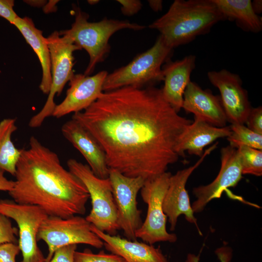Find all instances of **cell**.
Segmentation results:
<instances>
[{
  "label": "cell",
  "instance_id": "obj_1",
  "mask_svg": "<svg viewBox=\"0 0 262 262\" xmlns=\"http://www.w3.org/2000/svg\"><path fill=\"white\" fill-rule=\"evenodd\" d=\"M72 118L98 141L109 169L145 181L178 161L179 139L193 122L180 115L154 86L103 92Z\"/></svg>",
  "mask_w": 262,
  "mask_h": 262
},
{
  "label": "cell",
  "instance_id": "obj_2",
  "mask_svg": "<svg viewBox=\"0 0 262 262\" xmlns=\"http://www.w3.org/2000/svg\"><path fill=\"white\" fill-rule=\"evenodd\" d=\"M9 195L16 202L34 205L48 216L83 215L89 193L81 180L61 164L58 155L35 137L22 149Z\"/></svg>",
  "mask_w": 262,
  "mask_h": 262
},
{
  "label": "cell",
  "instance_id": "obj_3",
  "mask_svg": "<svg viewBox=\"0 0 262 262\" xmlns=\"http://www.w3.org/2000/svg\"><path fill=\"white\" fill-rule=\"evenodd\" d=\"M225 20L213 0H175L148 27L158 31L170 48L187 44Z\"/></svg>",
  "mask_w": 262,
  "mask_h": 262
},
{
  "label": "cell",
  "instance_id": "obj_4",
  "mask_svg": "<svg viewBox=\"0 0 262 262\" xmlns=\"http://www.w3.org/2000/svg\"><path fill=\"white\" fill-rule=\"evenodd\" d=\"M89 16L79 8L75 11V21L69 29L59 32L69 38L89 56V62L84 74L89 75L99 63L103 62L110 51L109 41L113 34L123 29L141 30L146 27L128 20L109 19L97 22L88 21Z\"/></svg>",
  "mask_w": 262,
  "mask_h": 262
},
{
  "label": "cell",
  "instance_id": "obj_5",
  "mask_svg": "<svg viewBox=\"0 0 262 262\" xmlns=\"http://www.w3.org/2000/svg\"><path fill=\"white\" fill-rule=\"evenodd\" d=\"M173 50L159 35L150 48L127 65L108 74L103 84V92L126 86L142 88L164 81L162 66L170 60Z\"/></svg>",
  "mask_w": 262,
  "mask_h": 262
},
{
  "label": "cell",
  "instance_id": "obj_6",
  "mask_svg": "<svg viewBox=\"0 0 262 262\" xmlns=\"http://www.w3.org/2000/svg\"><path fill=\"white\" fill-rule=\"evenodd\" d=\"M66 164L68 170L81 180L89 193L92 209L86 219L99 230L115 235L120 228L109 178H98L87 164L74 159H69Z\"/></svg>",
  "mask_w": 262,
  "mask_h": 262
},
{
  "label": "cell",
  "instance_id": "obj_7",
  "mask_svg": "<svg viewBox=\"0 0 262 262\" xmlns=\"http://www.w3.org/2000/svg\"><path fill=\"white\" fill-rule=\"evenodd\" d=\"M47 40L50 56L51 85L45 105L29 122V126L32 128L40 127L47 117L52 116L56 105L54 101L55 96L61 95L66 83L74 75V52L82 49L70 39L60 35L57 31L53 32Z\"/></svg>",
  "mask_w": 262,
  "mask_h": 262
},
{
  "label": "cell",
  "instance_id": "obj_8",
  "mask_svg": "<svg viewBox=\"0 0 262 262\" xmlns=\"http://www.w3.org/2000/svg\"><path fill=\"white\" fill-rule=\"evenodd\" d=\"M36 239L44 241L48 246L46 262L51 259L56 250L66 246L86 244L98 249L103 246V242L92 230L91 224L80 215L67 218L48 216L41 224Z\"/></svg>",
  "mask_w": 262,
  "mask_h": 262
},
{
  "label": "cell",
  "instance_id": "obj_9",
  "mask_svg": "<svg viewBox=\"0 0 262 262\" xmlns=\"http://www.w3.org/2000/svg\"><path fill=\"white\" fill-rule=\"evenodd\" d=\"M171 176L170 172H165L146 180L140 190L142 198L147 205V211L144 222L135 232V237L149 245L160 242L174 243L177 240L175 234L166 230L167 218L163 208Z\"/></svg>",
  "mask_w": 262,
  "mask_h": 262
},
{
  "label": "cell",
  "instance_id": "obj_10",
  "mask_svg": "<svg viewBox=\"0 0 262 262\" xmlns=\"http://www.w3.org/2000/svg\"><path fill=\"white\" fill-rule=\"evenodd\" d=\"M0 213L13 219L17 225V244L23 256L21 262H46L38 246L36 236L47 214L38 206L7 199H0Z\"/></svg>",
  "mask_w": 262,
  "mask_h": 262
},
{
  "label": "cell",
  "instance_id": "obj_11",
  "mask_svg": "<svg viewBox=\"0 0 262 262\" xmlns=\"http://www.w3.org/2000/svg\"><path fill=\"white\" fill-rule=\"evenodd\" d=\"M117 213L118 224L127 239L136 240L135 232L142 222L141 211L137 208V196L145 180L140 177H127L119 172L109 169Z\"/></svg>",
  "mask_w": 262,
  "mask_h": 262
},
{
  "label": "cell",
  "instance_id": "obj_12",
  "mask_svg": "<svg viewBox=\"0 0 262 262\" xmlns=\"http://www.w3.org/2000/svg\"><path fill=\"white\" fill-rule=\"evenodd\" d=\"M210 82L219 91L227 120L231 124H244L252 107L240 76L225 69L207 73Z\"/></svg>",
  "mask_w": 262,
  "mask_h": 262
},
{
  "label": "cell",
  "instance_id": "obj_13",
  "mask_svg": "<svg viewBox=\"0 0 262 262\" xmlns=\"http://www.w3.org/2000/svg\"><path fill=\"white\" fill-rule=\"evenodd\" d=\"M218 142L215 143L206 149L194 165L177 171L174 175H172L163 203V211L168 218L170 230L175 229L179 216L184 214L186 220L194 224L199 233L202 235L197 225V220L194 216L185 185L193 171L199 166L207 156L216 148Z\"/></svg>",
  "mask_w": 262,
  "mask_h": 262
},
{
  "label": "cell",
  "instance_id": "obj_14",
  "mask_svg": "<svg viewBox=\"0 0 262 262\" xmlns=\"http://www.w3.org/2000/svg\"><path fill=\"white\" fill-rule=\"evenodd\" d=\"M221 167L218 174L210 184L193 189L196 199L192 203L194 213L202 212L212 199L220 198L223 191L235 186L242 178L241 161L237 149L229 145L220 150Z\"/></svg>",
  "mask_w": 262,
  "mask_h": 262
},
{
  "label": "cell",
  "instance_id": "obj_15",
  "mask_svg": "<svg viewBox=\"0 0 262 262\" xmlns=\"http://www.w3.org/2000/svg\"><path fill=\"white\" fill-rule=\"evenodd\" d=\"M108 74L103 70L93 76L74 74L69 82L66 97L56 105L52 116L59 118L87 109L103 92V84Z\"/></svg>",
  "mask_w": 262,
  "mask_h": 262
},
{
  "label": "cell",
  "instance_id": "obj_16",
  "mask_svg": "<svg viewBox=\"0 0 262 262\" xmlns=\"http://www.w3.org/2000/svg\"><path fill=\"white\" fill-rule=\"evenodd\" d=\"M63 136L76 148L98 178H109L106 155L94 136L76 120L71 119L62 126Z\"/></svg>",
  "mask_w": 262,
  "mask_h": 262
},
{
  "label": "cell",
  "instance_id": "obj_17",
  "mask_svg": "<svg viewBox=\"0 0 262 262\" xmlns=\"http://www.w3.org/2000/svg\"><path fill=\"white\" fill-rule=\"evenodd\" d=\"M182 108L186 113L193 114L195 117L217 127H225L228 121L220 96L202 89L191 81L185 89Z\"/></svg>",
  "mask_w": 262,
  "mask_h": 262
},
{
  "label": "cell",
  "instance_id": "obj_18",
  "mask_svg": "<svg viewBox=\"0 0 262 262\" xmlns=\"http://www.w3.org/2000/svg\"><path fill=\"white\" fill-rule=\"evenodd\" d=\"M196 57L185 56L175 61H167L162 66L164 85L161 89L165 101L177 112L182 108L183 94L196 67Z\"/></svg>",
  "mask_w": 262,
  "mask_h": 262
},
{
  "label": "cell",
  "instance_id": "obj_19",
  "mask_svg": "<svg viewBox=\"0 0 262 262\" xmlns=\"http://www.w3.org/2000/svg\"><path fill=\"white\" fill-rule=\"evenodd\" d=\"M91 229L103 242L107 250L120 256L126 262H168L159 247L108 234L92 224Z\"/></svg>",
  "mask_w": 262,
  "mask_h": 262
},
{
  "label": "cell",
  "instance_id": "obj_20",
  "mask_svg": "<svg viewBox=\"0 0 262 262\" xmlns=\"http://www.w3.org/2000/svg\"><path fill=\"white\" fill-rule=\"evenodd\" d=\"M231 133L230 126L217 127L194 117L192 122L182 133L176 148L179 156L184 157L185 151L201 157L205 147L217 139L228 137Z\"/></svg>",
  "mask_w": 262,
  "mask_h": 262
},
{
  "label": "cell",
  "instance_id": "obj_21",
  "mask_svg": "<svg viewBox=\"0 0 262 262\" xmlns=\"http://www.w3.org/2000/svg\"><path fill=\"white\" fill-rule=\"evenodd\" d=\"M13 25L19 31L37 56L42 70L39 88L44 94L48 95L52 80L50 52L47 38L43 36L41 30L35 27L30 17L18 16Z\"/></svg>",
  "mask_w": 262,
  "mask_h": 262
},
{
  "label": "cell",
  "instance_id": "obj_22",
  "mask_svg": "<svg viewBox=\"0 0 262 262\" xmlns=\"http://www.w3.org/2000/svg\"><path fill=\"white\" fill-rule=\"evenodd\" d=\"M225 20L234 21L243 30L258 33L262 18L253 10L250 0H213Z\"/></svg>",
  "mask_w": 262,
  "mask_h": 262
},
{
  "label": "cell",
  "instance_id": "obj_23",
  "mask_svg": "<svg viewBox=\"0 0 262 262\" xmlns=\"http://www.w3.org/2000/svg\"><path fill=\"white\" fill-rule=\"evenodd\" d=\"M16 118H4L0 122V170L15 176L22 149L16 147L12 135L17 129Z\"/></svg>",
  "mask_w": 262,
  "mask_h": 262
},
{
  "label": "cell",
  "instance_id": "obj_24",
  "mask_svg": "<svg viewBox=\"0 0 262 262\" xmlns=\"http://www.w3.org/2000/svg\"><path fill=\"white\" fill-rule=\"evenodd\" d=\"M230 134L227 137L229 146L237 148L245 146L262 150V134L255 132L244 124H231Z\"/></svg>",
  "mask_w": 262,
  "mask_h": 262
},
{
  "label": "cell",
  "instance_id": "obj_25",
  "mask_svg": "<svg viewBox=\"0 0 262 262\" xmlns=\"http://www.w3.org/2000/svg\"><path fill=\"white\" fill-rule=\"evenodd\" d=\"M237 149L241 161L242 174L261 176L262 150L245 146H241Z\"/></svg>",
  "mask_w": 262,
  "mask_h": 262
},
{
  "label": "cell",
  "instance_id": "obj_26",
  "mask_svg": "<svg viewBox=\"0 0 262 262\" xmlns=\"http://www.w3.org/2000/svg\"><path fill=\"white\" fill-rule=\"evenodd\" d=\"M73 262H126L120 256L114 254H107L102 250L94 253L89 249L83 251H75Z\"/></svg>",
  "mask_w": 262,
  "mask_h": 262
},
{
  "label": "cell",
  "instance_id": "obj_27",
  "mask_svg": "<svg viewBox=\"0 0 262 262\" xmlns=\"http://www.w3.org/2000/svg\"><path fill=\"white\" fill-rule=\"evenodd\" d=\"M18 234V229L12 226L9 218L0 213V245L18 243L16 238Z\"/></svg>",
  "mask_w": 262,
  "mask_h": 262
},
{
  "label": "cell",
  "instance_id": "obj_28",
  "mask_svg": "<svg viewBox=\"0 0 262 262\" xmlns=\"http://www.w3.org/2000/svg\"><path fill=\"white\" fill-rule=\"evenodd\" d=\"M246 123L252 131L262 134V107L252 108L247 117Z\"/></svg>",
  "mask_w": 262,
  "mask_h": 262
},
{
  "label": "cell",
  "instance_id": "obj_29",
  "mask_svg": "<svg viewBox=\"0 0 262 262\" xmlns=\"http://www.w3.org/2000/svg\"><path fill=\"white\" fill-rule=\"evenodd\" d=\"M20 251L17 244L8 243L0 245V262H16V257Z\"/></svg>",
  "mask_w": 262,
  "mask_h": 262
},
{
  "label": "cell",
  "instance_id": "obj_30",
  "mask_svg": "<svg viewBox=\"0 0 262 262\" xmlns=\"http://www.w3.org/2000/svg\"><path fill=\"white\" fill-rule=\"evenodd\" d=\"M77 247V245H71L58 249L49 262H73V256Z\"/></svg>",
  "mask_w": 262,
  "mask_h": 262
},
{
  "label": "cell",
  "instance_id": "obj_31",
  "mask_svg": "<svg viewBox=\"0 0 262 262\" xmlns=\"http://www.w3.org/2000/svg\"><path fill=\"white\" fill-rule=\"evenodd\" d=\"M14 5L13 0H0V16L13 25L18 17L14 10Z\"/></svg>",
  "mask_w": 262,
  "mask_h": 262
},
{
  "label": "cell",
  "instance_id": "obj_32",
  "mask_svg": "<svg viewBox=\"0 0 262 262\" xmlns=\"http://www.w3.org/2000/svg\"><path fill=\"white\" fill-rule=\"evenodd\" d=\"M121 6V11L124 15L131 16L137 13L141 9L142 4L138 0H117Z\"/></svg>",
  "mask_w": 262,
  "mask_h": 262
},
{
  "label": "cell",
  "instance_id": "obj_33",
  "mask_svg": "<svg viewBox=\"0 0 262 262\" xmlns=\"http://www.w3.org/2000/svg\"><path fill=\"white\" fill-rule=\"evenodd\" d=\"M216 253L221 262H229L232 257L231 251L229 247L218 249ZM186 262H199V256L189 253L187 256Z\"/></svg>",
  "mask_w": 262,
  "mask_h": 262
},
{
  "label": "cell",
  "instance_id": "obj_34",
  "mask_svg": "<svg viewBox=\"0 0 262 262\" xmlns=\"http://www.w3.org/2000/svg\"><path fill=\"white\" fill-rule=\"evenodd\" d=\"M14 181L7 179L4 176V172L0 170V191L9 192L12 190Z\"/></svg>",
  "mask_w": 262,
  "mask_h": 262
},
{
  "label": "cell",
  "instance_id": "obj_35",
  "mask_svg": "<svg viewBox=\"0 0 262 262\" xmlns=\"http://www.w3.org/2000/svg\"><path fill=\"white\" fill-rule=\"evenodd\" d=\"M148 3L150 7L155 12L161 11L163 8V1L161 0H149Z\"/></svg>",
  "mask_w": 262,
  "mask_h": 262
},
{
  "label": "cell",
  "instance_id": "obj_36",
  "mask_svg": "<svg viewBox=\"0 0 262 262\" xmlns=\"http://www.w3.org/2000/svg\"><path fill=\"white\" fill-rule=\"evenodd\" d=\"M251 5L254 12L257 14H260L262 11V1L261 0H254L251 1Z\"/></svg>",
  "mask_w": 262,
  "mask_h": 262
},
{
  "label": "cell",
  "instance_id": "obj_37",
  "mask_svg": "<svg viewBox=\"0 0 262 262\" xmlns=\"http://www.w3.org/2000/svg\"><path fill=\"white\" fill-rule=\"evenodd\" d=\"M98 2H99V0H88V2L90 3V4H95Z\"/></svg>",
  "mask_w": 262,
  "mask_h": 262
}]
</instances>
